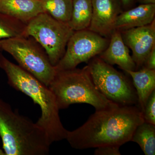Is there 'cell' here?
<instances>
[{
    "mask_svg": "<svg viewBox=\"0 0 155 155\" xmlns=\"http://www.w3.org/2000/svg\"><path fill=\"white\" fill-rule=\"evenodd\" d=\"M143 114L144 122L155 125V90L147 101Z\"/></svg>",
    "mask_w": 155,
    "mask_h": 155,
    "instance_id": "19",
    "label": "cell"
},
{
    "mask_svg": "<svg viewBox=\"0 0 155 155\" xmlns=\"http://www.w3.org/2000/svg\"><path fill=\"white\" fill-rule=\"evenodd\" d=\"M125 72L132 78L138 99L137 106L143 113L149 97L155 90V70L142 67Z\"/></svg>",
    "mask_w": 155,
    "mask_h": 155,
    "instance_id": "14",
    "label": "cell"
},
{
    "mask_svg": "<svg viewBox=\"0 0 155 155\" xmlns=\"http://www.w3.org/2000/svg\"><path fill=\"white\" fill-rule=\"evenodd\" d=\"M120 147L118 146H106L96 148L94 151L95 155H120Z\"/></svg>",
    "mask_w": 155,
    "mask_h": 155,
    "instance_id": "20",
    "label": "cell"
},
{
    "mask_svg": "<svg viewBox=\"0 0 155 155\" xmlns=\"http://www.w3.org/2000/svg\"><path fill=\"white\" fill-rule=\"evenodd\" d=\"M92 16L91 0H73L72 14L68 25L74 31L88 29Z\"/></svg>",
    "mask_w": 155,
    "mask_h": 155,
    "instance_id": "15",
    "label": "cell"
},
{
    "mask_svg": "<svg viewBox=\"0 0 155 155\" xmlns=\"http://www.w3.org/2000/svg\"><path fill=\"white\" fill-rule=\"evenodd\" d=\"M140 4H155V0H137Z\"/></svg>",
    "mask_w": 155,
    "mask_h": 155,
    "instance_id": "23",
    "label": "cell"
},
{
    "mask_svg": "<svg viewBox=\"0 0 155 155\" xmlns=\"http://www.w3.org/2000/svg\"><path fill=\"white\" fill-rule=\"evenodd\" d=\"M135 0H120L123 11L132 8Z\"/></svg>",
    "mask_w": 155,
    "mask_h": 155,
    "instance_id": "22",
    "label": "cell"
},
{
    "mask_svg": "<svg viewBox=\"0 0 155 155\" xmlns=\"http://www.w3.org/2000/svg\"><path fill=\"white\" fill-rule=\"evenodd\" d=\"M94 83L107 99L120 106H137V94L133 83L98 57L87 66Z\"/></svg>",
    "mask_w": 155,
    "mask_h": 155,
    "instance_id": "6",
    "label": "cell"
},
{
    "mask_svg": "<svg viewBox=\"0 0 155 155\" xmlns=\"http://www.w3.org/2000/svg\"><path fill=\"white\" fill-rule=\"evenodd\" d=\"M130 141L139 145L144 154H155V125L143 122L134 132Z\"/></svg>",
    "mask_w": 155,
    "mask_h": 155,
    "instance_id": "16",
    "label": "cell"
},
{
    "mask_svg": "<svg viewBox=\"0 0 155 155\" xmlns=\"http://www.w3.org/2000/svg\"><path fill=\"white\" fill-rule=\"evenodd\" d=\"M74 31L68 24L45 12L39 14L26 25L27 36L32 38L41 46L54 67L64 56Z\"/></svg>",
    "mask_w": 155,
    "mask_h": 155,
    "instance_id": "7",
    "label": "cell"
},
{
    "mask_svg": "<svg viewBox=\"0 0 155 155\" xmlns=\"http://www.w3.org/2000/svg\"><path fill=\"white\" fill-rule=\"evenodd\" d=\"M44 12L40 0H0V13L26 24Z\"/></svg>",
    "mask_w": 155,
    "mask_h": 155,
    "instance_id": "13",
    "label": "cell"
},
{
    "mask_svg": "<svg viewBox=\"0 0 155 155\" xmlns=\"http://www.w3.org/2000/svg\"><path fill=\"white\" fill-rule=\"evenodd\" d=\"M27 24L0 13V41L3 40L27 37Z\"/></svg>",
    "mask_w": 155,
    "mask_h": 155,
    "instance_id": "18",
    "label": "cell"
},
{
    "mask_svg": "<svg viewBox=\"0 0 155 155\" xmlns=\"http://www.w3.org/2000/svg\"><path fill=\"white\" fill-rule=\"evenodd\" d=\"M143 122V114L138 106L119 105L96 111L83 125L68 130L66 139L77 150L121 147L130 141L136 128Z\"/></svg>",
    "mask_w": 155,
    "mask_h": 155,
    "instance_id": "1",
    "label": "cell"
},
{
    "mask_svg": "<svg viewBox=\"0 0 155 155\" xmlns=\"http://www.w3.org/2000/svg\"><path fill=\"white\" fill-rule=\"evenodd\" d=\"M109 42L110 39L88 29L74 31L64 56L55 67L56 71L75 69L81 63H88L106 49Z\"/></svg>",
    "mask_w": 155,
    "mask_h": 155,
    "instance_id": "8",
    "label": "cell"
},
{
    "mask_svg": "<svg viewBox=\"0 0 155 155\" xmlns=\"http://www.w3.org/2000/svg\"><path fill=\"white\" fill-rule=\"evenodd\" d=\"M0 137L5 155H47L51 144L41 127L1 98Z\"/></svg>",
    "mask_w": 155,
    "mask_h": 155,
    "instance_id": "3",
    "label": "cell"
},
{
    "mask_svg": "<svg viewBox=\"0 0 155 155\" xmlns=\"http://www.w3.org/2000/svg\"><path fill=\"white\" fill-rule=\"evenodd\" d=\"M92 16L88 29L110 39L116 18L123 11L120 0H91Z\"/></svg>",
    "mask_w": 155,
    "mask_h": 155,
    "instance_id": "10",
    "label": "cell"
},
{
    "mask_svg": "<svg viewBox=\"0 0 155 155\" xmlns=\"http://www.w3.org/2000/svg\"><path fill=\"white\" fill-rule=\"evenodd\" d=\"M0 68L5 72L10 86L30 97L39 106L41 116L36 123L45 131L51 143L66 139L68 130L61 122L55 97L49 87L9 61L1 51Z\"/></svg>",
    "mask_w": 155,
    "mask_h": 155,
    "instance_id": "2",
    "label": "cell"
},
{
    "mask_svg": "<svg viewBox=\"0 0 155 155\" xmlns=\"http://www.w3.org/2000/svg\"><path fill=\"white\" fill-rule=\"evenodd\" d=\"M0 155H5V152L2 149H0Z\"/></svg>",
    "mask_w": 155,
    "mask_h": 155,
    "instance_id": "24",
    "label": "cell"
},
{
    "mask_svg": "<svg viewBox=\"0 0 155 155\" xmlns=\"http://www.w3.org/2000/svg\"><path fill=\"white\" fill-rule=\"evenodd\" d=\"M143 67L155 70V47L149 54Z\"/></svg>",
    "mask_w": 155,
    "mask_h": 155,
    "instance_id": "21",
    "label": "cell"
},
{
    "mask_svg": "<svg viewBox=\"0 0 155 155\" xmlns=\"http://www.w3.org/2000/svg\"><path fill=\"white\" fill-rule=\"evenodd\" d=\"M45 13L68 24L71 18L73 0H40Z\"/></svg>",
    "mask_w": 155,
    "mask_h": 155,
    "instance_id": "17",
    "label": "cell"
},
{
    "mask_svg": "<svg viewBox=\"0 0 155 155\" xmlns=\"http://www.w3.org/2000/svg\"><path fill=\"white\" fill-rule=\"evenodd\" d=\"M155 4H140L123 11L116 18L114 30L121 31L150 24L155 20Z\"/></svg>",
    "mask_w": 155,
    "mask_h": 155,
    "instance_id": "12",
    "label": "cell"
},
{
    "mask_svg": "<svg viewBox=\"0 0 155 155\" xmlns=\"http://www.w3.org/2000/svg\"><path fill=\"white\" fill-rule=\"evenodd\" d=\"M121 33L125 44L132 51L136 70L141 69L155 47V20L149 25L122 31Z\"/></svg>",
    "mask_w": 155,
    "mask_h": 155,
    "instance_id": "9",
    "label": "cell"
},
{
    "mask_svg": "<svg viewBox=\"0 0 155 155\" xmlns=\"http://www.w3.org/2000/svg\"><path fill=\"white\" fill-rule=\"evenodd\" d=\"M99 58L110 65H117L124 71L136 70V66L130 55L129 48L122 39L121 31L114 30L107 47Z\"/></svg>",
    "mask_w": 155,
    "mask_h": 155,
    "instance_id": "11",
    "label": "cell"
},
{
    "mask_svg": "<svg viewBox=\"0 0 155 155\" xmlns=\"http://www.w3.org/2000/svg\"><path fill=\"white\" fill-rule=\"evenodd\" d=\"M48 87L54 94L60 110L67 109L75 104H88L96 111L119 106L107 99L99 91L92 80L87 66L81 69L75 68L57 71Z\"/></svg>",
    "mask_w": 155,
    "mask_h": 155,
    "instance_id": "4",
    "label": "cell"
},
{
    "mask_svg": "<svg viewBox=\"0 0 155 155\" xmlns=\"http://www.w3.org/2000/svg\"><path fill=\"white\" fill-rule=\"evenodd\" d=\"M0 51L15 59L20 67L48 86L57 73L44 49L31 37H22L0 41Z\"/></svg>",
    "mask_w": 155,
    "mask_h": 155,
    "instance_id": "5",
    "label": "cell"
}]
</instances>
